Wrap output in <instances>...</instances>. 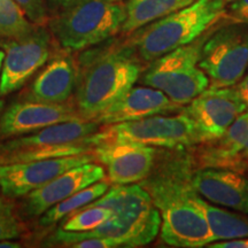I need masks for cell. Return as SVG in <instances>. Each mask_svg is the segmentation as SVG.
<instances>
[{
  "instance_id": "obj_21",
  "label": "cell",
  "mask_w": 248,
  "mask_h": 248,
  "mask_svg": "<svg viewBox=\"0 0 248 248\" xmlns=\"http://www.w3.org/2000/svg\"><path fill=\"white\" fill-rule=\"evenodd\" d=\"M197 201L206 216L213 243L248 237V214L232 213L218 208L199 194Z\"/></svg>"
},
{
  "instance_id": "obj_14",
  "label": "cell",
  "mask_w": 248,
  "mask_h": 248,
  "mask_svg": "<svg viewBox=\"0 0 248 248\" xmlns=\"http://www.w3.org/2000/svg\"><path fill=\"white\" fill-rule=\"evenodd\" d=\"M85 120L77 109L63 104L35 100L16 102L0 117V136H20L32 133L53 124Z\"/></svg>"
},
{
  "instance_id": "obj_18",
  "label": "cell",
  "mask_w": 248,
  "mask_h": 248,
  "mask_svg": "<svg viewBox=\"0 0 248 248\" xmlns=\"http://www.w3.org/2000/svg\"><path fill=\"white\" fill-rule=\"evenodd\" d=\"M76 84L77 74L71 61L66 58L54 59L33 80L29 99L49 104H63L70 98Z\"/></svg>"
},
{
  "instance_id": "obj_24",
  "label": "cell",
  "mask_w": 248,
  "mask_h": 248,
  "mask_svg": "<svg viewBox=\"0 0 248 248\" xmlns=\"http://www.w3.org/2000/svg\"><path fill=\"white\" fill-rule=\"evenodd\" d=\"M32 30L22 8L14 0H0V36L20 38Z\"/></svg>"
},
{
  "instance_id": "obj_36",
  "label": "cell",
  "mask_w": 248,
  "mask_h": 248,
  "mask_svg": "<svg viewBox=\"0 0 248 248\" xmlns=\"http://www.w3.org/2000/svg\"><path fill=\"white\" fill-rule=\"evenodd\" d=\"M226 1H229V0H226Z\"/></svg>"
},
{
  "instance_id": "obj_35",
  "label": "cell",
  "mask_w": 248,
  "mask_h": 248,
  "mask_svg": "<svg viewBox=\"0 0 248 248\" xmlns=\"http://www.w3.org/2000/svg\"><path fill=\"white\" fill-rule=\"evenodd\" d=\"M110 1H120V0H110Z\"/></svg>"
},
{
  "instance_id": "obj_19",
  "label": "cell",
  "mask_w": 248,
  "mask_h": 248,
  "mask_svg": "<svg viewBox=\"0 0 248 248\" xmlns=\"http://www.w3.org/2000/svg\"><path fill=\"white\" fill-rule=\"evenodd\" d=\"M247 141L248 109L231 124L221 138L212 141L209 147L201 151L199 162L202 167L226 168L235 171L238 154Z\"/></svg>"
},
{
  "instance_id": "obj_11",
  "label": "cell",
  "mask_w": 248,
  "mask_h": 248,
  "mask_svg": "<svg viewBox=\"0 0 248 248\" xmlns=\"http://www.w3.org/2000/svg\"><path fill=\"white\" fill-rule=\"evenodd\" d=\"M93 159L94 155L84 153L29 162L0 164V191L8 198L27 197L70 168L91 162Z\"/></svg>"
},
{
  "instance_id": "obj_5",
  "label": "cell",
  "mask_w": 248,
  "mask_h": 248,
  "mask_svg": "<svg viewBox=\"0 0 248 248\" xmlns=\"http://www.w3.org/2000/svg\"><path fill=\"white\" fill-rule=\"evenodd\" d=\"M125 17V7L117 1L74 0L49 27L64 48L80 51L116 35Z\"/></svg>"
},
{
  "instance_id": "obj_34",
  "label": "cell",
  "mask_w": 248,
  "mask_h": 248,
  "mask_svg": "<svg viewBox=\"0 0 248 248\" xmlns=\"http://www.w3.org/2000/svg\"><path fill=\"white\" fill-rule=\"evenodd\" d=\"M5 58V52L0 49V73H1V67H2V61H4Z\"/></svg>"
},
{
  "instance_id": "obj_32",
  "label": "cell",
  "mask_w": 248,
  "mask_h": 248,
  "mask_svg": "<svg viewBox=\"0 0 248 248\" xmlns=\"http://www.w3.org/2000/svg\"><path fill=\"white\" fill-rule=\"evenodd\" d=\"M49 6L54 8H62L63 9L67 6H69L74 0H47Z\"/></svg>"
},
{
  "instance_id": "obj_13",
  "label": "cell",
  "mask_w": 248,
  "mask_h": 248,
  "mask_svg": "<svg viewBox=\"0 0 248 248\" xmlns=\"http://www.w3.org/2000/svg\"><path fill=\"white\" fill-rule=\"evenodd\" d=\"M105 176L104 168L95 163L88 162L70 168L28 194L23 204L24 213L29 217L43 215L46 210L60 201L94 183L102 181Z\"/></svg>"
},
{
  "instance_id": "obj_23",
  "label": "cell",
  "mask_w": 248,
  "mask_h": 248,
  "mask_svg": "<svg viewBox=\"0 0 248 248\" xmlns=\"http://www.w3.org/2000/svg\"><path fill=\"white\" fill-rule=\"evenodd\" d=\"M88 145L89 144H67L58 145V146L23 147L11 151H1L0 152V164L29 162V161L35 160L84 154L91 151Z\"/></svg>"
},
{
  "instance_id": "obj_33",
  "label": "cell",
  "mask_w": 248,
  "mask_h": 248,
  "mask_svg": "<svg viewBox=\"0 0 248 248\" xmlns=\"http://www.w3.org/2000/svg\"><path fill=\"white\" fill-rule=\"evenodd\" d=\"M21 246L17 243H13V241L6 239L0 240V248H20Z\"/></svg>"
},
{
  "instance_id": "obj_15",
  "label": "cell",
  "mask_w": 248,
  "mask_h": 248,
  "mask_svg": "<svg viewBox=\"0 0 248 248\" xmlns=\"http://www.w3.org/2000/svg\"><path fill=\"white\" fill-rule=\"evenodd\" d=\"M179 108V105L173 102L160 90L151 86L144 88L133 85L92 121L99 125H111L148 116L172 113Z\"/></svg>"
},
{
  "instance_id": "obj_8",
  "label": "cell",
  "mask_w": 248,
  "mask_h": 248,
  "mask_svg": "<svg viewBox=\"0 0 248 248\" xmlns=\"http://www.w3.org/2000/svg\"><path fill=\"white\" fill-rule=\"evenodd\" d=\"M199 67L209 88L234 86L248 69V23L233 22L207 37Z\"/></svg>"
},
{
  "instance_id": "obj_10",
  "label": "cell",
  "mask_w": 248,
  "mask_h": 248,
  "mask_svg": "<svg viewBox=\"0 0 248 248\" xmlns=\"http://www.w3.org/2000/svg\"><path fill=\"white\" fill-rule=\"evenodd\" d=\"M51 37L44 28L4 44L5 58L0 73V95L17 91L42 68L49 57Z\"/></svg>"
},
{
  "instance_id": "obj_30",
  "label": "cell",
  "mask_w": 248,
  "mask_h": 248,
  "mask_svg": "<svg viewBox=\"0 0 248 248\" xmlns=\"http://www.w3.org/2000/svg\"><path fill=\"white\" fill-rule=\"evenodd\" d=\"M234 88L237 90L238 94H239L241 100L244 101V104L246 105L248 109V73L245 76H243V78L234 85Z\"/></svg>"
},
{
  "instance_id": "obj_4",
  "label": "cell",
  "mask_w": 248,
  "mask_h": 248,
  "mask_svg": "<svg viewBox=\"0 0 248 248\" xmlns=\"http://www.w3.org/2000/svg\"><path fill=\"white\" fill-rule=\"evenodd\" d=\"M141 73L140 63L129 51H108L90 61L77 74V111L92 121L131 89Z\"/></svg>"
},
{
  "instance_id": "obj_12",
  "label": "cell",
  "mask_w": 248,
  "mask_h": 248,
  "mask_svg": "<svg viewBox=\"0 0 248 248\" xmlns=\"http://www.w3.org/2000/svg\"><path fill=\"white\" fill-rule=\"evenodd\" d=\"M94 159L106 167L113 184H135L153 170L156 150L153 146L129 141H107L95 145Z\"/></svg>"
},
{
  "instance_id": "obj_25",
  "label": "cell",
  "mask_w": 248,
  "mask_h": 248,
  "mask_svg": "<svg viewBox=\"0 0 248 248\" xmlns=\"http://www.w3.org/2000/svg\"><path fill=\"white\" fill-rule=\"evenodd\" d=\"M111 214L113 212L107 207L86 206L78 212L74 213V215L63 223L61 229L73 232L91 231L106 222Z\"/></svg>"
},
{
  "instance_id": "obj_20",
  "label": "cell",
  "mask_w": 248,
  "mask_h": 248,
  "mask_svg": "<svg viewBox=\"0 0 248 248\" xmlns=\"http://www.w3.org/2000/svg\"><path fill=\"white\" fill-rule=\"evenodd\" d=\"M195 0H128L126 17L122 26L124 32H133L148 23L191 5Z\"/></svg>"
},
{
  "instance_id": "obj_9",
  "label": "cell",
  "mask_w": 248,
  "mask_h": 248,
  "mask_svg": "<svg viewBox=\"0 0 248 248\" xmlns=\"http://www.w3.org/2000/svg\"><path fill=\"white\" fill-rule=\"evenodd\" d=\"M187 105L183 110L193 120L201 144L221 138L247 110L234 86L206 89Z\"/></svg>"
},
{
  "instance_id": "obj_1",
  "label": "cell",
  "mask_w": 248,
  "mask_h": 248,
  "mask_svg": "<svg viewBox=\"0 0 248 248\" xmlns=\"http://www.w3.org/2000/svg\"><path fill=\"white\" fill-rule=\"evenodd\" d=\"M191 161L177 156L142 179L161 216V239L178 248H200L213 243L208 223L192 185Z\"/></svg>"
},
{
  "instance_id": "obj_29",
  "label": "cell",
  "mask_w": 248,
  "mask_h": 248,
  "mask_svg": "<svg viewBox=\"0 0 248 248\" xmlns=\"http://www.w3.org/2000/svg\"><path fill=\"white\" fill-rule=\"evenodd\" d=\"M212 248H248V237L235 238L230 240H222L219 243L209 244Z\"/></svg>"
},
{
  "instance_id": "obj_6",
  "label": "cell",
  "mask_w": 248,
  "mask_h": 248,
  "mask_svg": "<svg viewBox=\"0 0 248 248\" xmlns=\"http://www.w3.org/2000/svg\"><path fill=\"white\" fill-rule=\"evenodd\" d=\"M207 36L181 46L152 61L142 83L166 93L173 102L184 106L209 88V79L199 67L201 49Z\"/></svg>"
},
{
  "instance_id": "obj_7",
  "label": "cell",
  "mask_w": 248,
  "mask_h": 248,
  "mask_svg": "<svg viewBox=\"0 0 248 248\" xmlns=\"http://www.w3.org/2000/svg\"><path fill=\"white\" fill-rule=\"evenodd\" d=\"M89 139L91 146L107 141H129L153 147H185L201 144L197 126L184 110L177 115H153L106 125Z\"/></svg>"
},
{
  "instance_id": "obj_17",
  "label": "cell",
  "mask_w": 248,
  "mask_h": 248,
  "mask_svg": "<svg viewBox=\"0 0 248 248\" xmlns=\"http://www.w3.org/2000/svg\"><path fill=\"white\" fill-rule=\"evenodd\" d=\"M98 123L90 120H77L53 124L35 131L32 135L12 139L4 144H0V152L23 147L89 144L90 137L98 131Z\"/></svg>"
},
{
  "instance_id": "obj_28",
  "label": "cell",
  "mask_w": 248,
  "mask_h": 248,
  "mask_svg": "<svg viewBox=\"0 0 248 248\" xmlns=\"http://www.w3.org/2000/svg\"><path fill=\"white\" fill-rule=\"evenodd\" d=\"M229 16L233 22L248 23V0H232Z\"/></svg>"
},
{
  "instance_id": "obj_22",
  "label": "cell",
  "mask_w": 248,
  "mask_h": 248,
  "mask_svg": "<svg viewBox=\"0 0 248 248\" xmlns=\"http://www.w3.org/2000/svg\"><path fill=\"white\" fill-rule=\"evenodd\" d=\"M108 188H109V183L102 179V181H99L88 186V187L83 188V190L76 192L75 194L70 195L69 198L60 201V202L54 204L52 208L46 210L40 217L39 224L42 226H48L60 222L61 219L78 212L93 201L99 199L101 195L106 193Z\"/></svg>"
},
{
  "instance_id": "obj_2",
  "label": "cell",
  "mask_w": 248,
  "mask_h": 248,
  "mask_svg": "<svg viewBox=\"0 0 248 248\" xmlns=\"http://www.w3.org/2000/svg\"><path fill=\"white\" fill-rule=\"evenodd\" d=\"M88 206L107 207L113 214L91 231L73 232L59 229L51 237L49 244L71 246L88 237H101L111 239L117 247H139L152 243L160 232L159 210L140 184H114Z\"/></svg>"
},
{
  "instance_id": "obj_26",
  "label": "cell",
  "mask_w": 248,
  "mask_h": 248,
  "mask_svg": "<svg viewBox=\"0 0 248 248\" xmlns=\"http://www.w3.org/2000/svg\"><path fill=\"white\" fill-rule=\"evenodd\" d=\"M11 198H0V240L16 239L23 231Z\"/></svg>"
},
{
  "instance_id": "obj_16",
  "label": "cell",
  "mask_w": 248,
  "mask_h": 248,
  "mask_svg": "<svg viewBox=\"0 0 248 248\" xmlns=\"http://www.w3.org/2000/svg\"><path fill=\"white\" fill-rule=\"evenodd\" d=\"M192 185L209 202L248 214V181L238 171L203 167L193 171Z\"/></svg>"
},
{
  "instance_id": "obj_3",
  "label": "cell",
  "mask_w": 248,
  "mask_h": 248,
  "mask_svg": "<svg viewBox=\"0 0 248 248\" xmlns=\"http://www.w3.org/2000/svg\"><path fill=\"white\" fill-rule=\"evenodd\" d=\"M225 2L226 0H195L138 29L132 44L144 60L153 61L201 37L225 14Z\"/></svg>"
},
{
  "instance_id": "obj_27",
  "label": "cell",
  "mask_w": 248,
  "mask_h": 248,
  "mask_svg": "<svg viewBox=\"0 0 248 248\" xmlns=\"http://www.w3.org/2000/svg\"><path fill=\"white\" fill-rule=\"evenodd\" d=\"M33 23L42 24L46 18L44 0H14Z\"/></svg>"
},
{
  "instance_id": "obj_31",
  "label": "cell",
  "mask_w": 248,
  "mask_h": 248,
  "mask_svg": "<svg viewBox=\"0 0 248 248\" xmlns=\"http://www.w3.org/2000/svg\"><path fill=\"white\" fill-rule=\"evenodd\" d=\"M248 168V141L243 147V150L239 152L237 157V168L235 171H243V170Z\"/></svg>"
}]
</instances>
